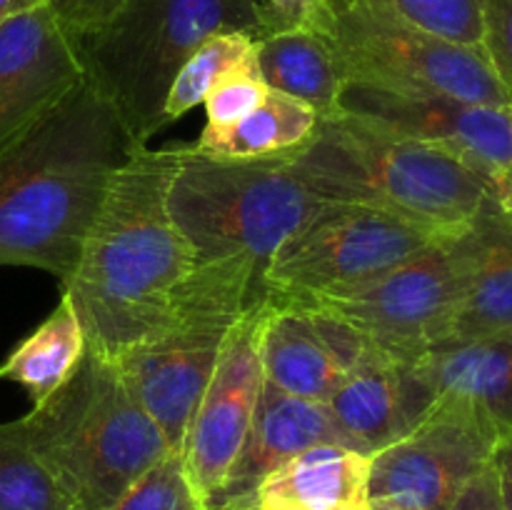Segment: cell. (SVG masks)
I'll return each instance as SVG.
<instances>
[{
    "mask_svg": "<svg viewBox=\"0 0 512 510\" xmlns=\"http://www.w3.org/2000/svg\"><path fill=\"white\" fill-rule=\"evenodd\" d=\"M288 160L315 198L383 210L438 235L468 228L493 195L453 155L348 113L320 118Z\"/></svg>",
    "mask_w": 512,
    "mask_h": 510,
    "instance_id": "3",
    "label": "cell"
},
{
    "mask_svg": "<svg viewBox=\"0 0 512 510\" xmlns=\"http://www.w3.org/2000/svg\"><path fill=\"white\" fill-rule=\"evenodd\" d=\"M468 243V283L443 345L512 333V218L493 195L468 225Z\"/></svg>",
    "mask_w": 512,
    "mask_h": 510,
    "instance_id": "17",
    "label": "cell"
},
{
    "mask_svg": "<svg viewBox=\"0 0 512 510\" xmlns=\"http://www.w3.org/2000/svg\"><path fill=\"white\" fill-rule=\"evenodd\" d=\"M0 510H80L33 453L18 420L0 423Z\"/></svg>",
    "mask_w": 512,
    "mask_h": 510,
    "instance_id": "24",
    "label": "cell"
},
{
    "mask_svg": "<svg viewBox=\"0 0 512 510\" xmlns=\"http://www.w3.org/2000/svg\"><path fill=\"white\" fill-rule=\"evenodd\" d=\"M18 423L80 510H108L170 450L118 365L93 350H85L73 375Z\"/></svg>",
    "mask_w": 512,
    "mask_h": 510,
    "instance_id": "5",
    "label": "cell"
},
{
    "mask_svg": "<svg viewBox=\"0 0 512 510\" xmlns=\"http://www.w3.org/2000/svg\"><path fill=\"white\" fill-rule=\"evenodd\" d=\"M263 373L265 380L288 395L328 403L345 370L330 350L313 310L270 303L263 328Z\"/></svg>",
    "mask_w": 512,
    "mask_h": 510,
    "instance_id": "19",
    "label": "cell"
},
{
    "mask_svg": "<svg viewBox=\"0 0 512 510\" xmlns=\"http://www.w3.org/2000/svg\"><path fill=\"white\" fill-rule=\"evenodd\" d=\"M368 510H405V508H400V505H393V503H370Z\"/></svg>",
    "mask_w": 512,
    "mask_h": 510,
    "instance_id": "36",
    "label": "cell"
},
{
    "mask_svg": "<svg viewBox=\"0 0 512 510\" xmlns=\"http://www.w3.org/2000/svg\"><path fill=\"white\" fill-rule=\"evenodd\" d=\"M333 18V0H260V38L290 30L328 35Z\"/></svg>",
    "mask_w": 512,
    "mask_h": 510,
    "instance_id": "29",
    "label": "cell"
},
{
    "mask_svg": "<svg viewBox=\"0 0 512 510\" xmlns=\"http://www.w3.org/2000/svg\"><path fill=\"white\" fill-rule=\"evenodd\" d=\"M318 113L290 95L270 90L263 103L228 128H205L195 150L218 158H268L305 145L318 125Z\"/></svg>",
    "mask_w": 512,
    "mask_h": 510,
    "instance_id": "23",
    "label": "cell"
},
{
    "mask_svg": "<svg viewBox=\"0 0 512 510\" xmlns=\"http://www.w3.org/2000/svg\"><path fill=\"white\" fill-rule=\"evenodd\" d=\"M253 308L258 305L233 288L188 278L175 293L170 323L115 360L125 385L165 435L170 450L183 453L190 420L213 378L225 335Z\"/></svg>",
    "mask_w": 512,
    "mask_h": 510,
    "instance_id": "9",
    "label": "cell"
},
{
    "mask_svg": "<svg viewBox=\"0 0 512 510\" xmlns=\"http://www.w3.org/2000/svg\"><path fill=\"white\" fill-rule=\"evenodd\" d=\"M470 268L468 228L433 240L380 278L303 308L343 320L400 363H420L450 335Z\"/></svg>",
    "mask_w": 512,
    "mask_h": 510,
    "instance_id": "10",
    "label": "cell"
},
{
    "mask_svg": "<svg viewBox=\"0 0 512 510\" xmlns=\"http://www.w3.org/2000/svg\"><path fill=\"white\" fill-rule=\"evenodd\" d=\"M508 213H510V218H512V210H508Z\"/></svg>",
    "mask_w": 512,
    "mask_h": 510,
    "instance_id": "37",
    "label": "cell"
},
{
    "mask_svg": "<svg viewBox=\"0 0 512 510\" xmlns=\"http://www.w3.org/2000/svg\"><path fill=\"white\" fill-rule=\"evenodd\" d=\"M493 198L498 200L500 208L503 210H512V165H510L508 173H505V178L495 185Z\"/></svg>",
    "mask_w": 512,
    "mask_h": 510,
    "instance_id": "35",
    "label": "cell"
},
{
    "mask_svg": "<svg viewBox=\"0 0 512 510\" xmlns=\"http://www.w3.org/2000/svg\"><path fill=\"white\" fill-rule=\"evenodd\" d=\"M270 303L233 323L220 348L213 378L200 398L183 443V460L195 493L205 503L223 485L263 390V328Z\"/></svg>",
    "mask_w": 512,
    "mask_h": 510,
    "instance_id": "13",
    "label": "cell"
},
{
    "mask_svg": "<svg viewBox=\"0 0 512 510\" xmlns=\"http://www.w3.org/2000/svg\"><path fill=\"white\" fill-rule=\"evenodd\" d=\"M85 350L88 343L83 323L70 295L63 290L53 313L3 360L0 380L18 383L33 405H40L73 375Z\"/></svg>",
    "mask_w": 512,
    "mask_h": 510,
    "instance_id": "22",
    "label": "cell"
},
{
    "mask_svg": "<svg viewBox=\"0 0 512 510\" xmlns=\"http://www.w3.org/2000/svg\"><path fill=\"white\" fill-rule=\"evenodd\" d=\"M348 83L405 95H448L512 105L483 45H463L420 28L388 0L335 5L328 33Z\"/></svg>",
    "mask_w": 512,
    "mask_h": 510,
    "instance_id": "7",
    "label": "cell"
},
{
    "mask_svg": "<svg viewBox=\"0 0 512 510\" xmlns=\"http://www.w3.org/2000/svg\"><path fill=\"white\" fill-rule=\"evenodd\" d=\"M340 113L453 155L493 190L512 165V105L390 93L348 83L340 95Z\"/></svg>",
    "mask_w": 512,
    "mask_h": 510,
    "instance_id": "12",
    "label": "cell"
},
{
    "mask_svg": "<svg viewBox=\"0 0 512 510\" xmlns=\"http://www.w3.org/2000/svg\"><path fill=\"white\" fill-rule=\"evenodd\" d=\"M370 455L320 443L285 460L255 493V510H368Z\"/></svg>",
    "mask_w": 512,
    "mask_h": 510,
    "instance_id": "18",
    "label": "cell"
},
{
    "mask_svg": "<svg viewBox=\"0 0 512 510\" xmlns=\"http://www.w3.org/2000/svg\"><path fill=\"white\" fill-rule=\"evenodd\" d=\"M85 80L75 38L50 5L0 25V145Z\"/></svg>",
    "mask_w": 512,
    "mask_h": 510,
    "instance_id": "14",
    "label": "cell"
},
{
    "mask_svg": "<svg viewBox=\"0 0 512 510\" xmlns=\"http://www.w3.org/2000/svg\"><path fill=\"white\" fill-rule=\"evenodd\" d=\"M450 510H503L500 500L498 475H495L493 463L485 470H480L473 480L463 488V493L455 498Z\"/></svg>",
    "mask_w": 512,
    "mask_h": 510,
    "instance_id": "32",
    "label": "cell"
},
{
    "mask_svg": "<svg viewBox=\"0 0 512 510\" xmlns=\"http://www.w3.org/2000/svg\"><path fill=\"white\" fill-rule=\"evenodd\" d=\"M493 468L498 475L500 500L503 510H512V430H505L498 440V448L493 455Z\"/></svg>",
    "mask_w": 512,
    "mask_h": 510,
    "instance_id": "33",
    "label": "cell"
},
{
    "mask_svg": "<svg viewBox=\"0 0 512 510\" xmlns=\"http://www.w3.org/2000/svg\"><path fill=\"white\" fill-rule=\"evenodd\" d=\"M255 60L270 90L300 100L318 118L340 113V95L348 80L328 35L313 30L265 35L255 40Z\"/></svg>",
    "mask_w": 512,
    "mask_h": 510,
    "instance_id": "20",
    "label": "cell"
},
{
    "mask_svg": "<svg viewBox=\"0 0 512 510\" xmlns=\"http://www.w3.org/2000/svg\"><path fill=\"white\" fill-rule=\"evenodd\" d=\"M348 0H333V8ZM420 28L463 45L483 43V0H388Z\"/></svg>",
    "mask_w": 512,
    "mask_h": 510,
    "instance_id": "27",
    "label": "cell"
},
{
    "mask_svg": "<svg viewBox=\"0 0 512 510\" xmlns=\"http://www.w3.org/2000/svg\"><path fill=\"white\" fill-rule=\"evenodd\" d=\"M108 510H205L185 470L183 453L168 450Z\"/></svg>",
    "mask_w": 512,
    "mask_h": 510,
    "instance_id": "26",
    "label": "cell"
},
{
    "mask_svg": "<svg viewBox=\"0 0 512 510\" xmlns=\"http://www.w3.org/2000/svg\"><path fill=\"white\" fill-rule=\"evenodd\" d=\"M438 393L418 370L375 348L343 375L328 398L340 443L370 455L398 443L420 423Z\"/></svg>",
    "mask_w": 512,
    "mask_h": 510,
    "instance_id": "15",
    "label": "cell"
},
{
    "mask_svg": "<svg viewBox=\"0 0 512 510\" xmlns=\"http://www.w3.org/2000/svg\"><path fill=\"white\" fill-rule=\"evenodd\" d=\"M125 0H48L53 13L73 38L98 28Z\"/></svg>",
    "mask_w": 512,
    "mask_h": 510,
    "instance_id": "31",
    "label": "cell"
},
{
    "mask_svg": "<svg viewBox=\"0 0 512 510\" xmlns=\"http://www.w3.org/2000/svg\"><path fill=\"white\" fill-rule=\"evenodd\" d=\"M265 95H268V85L260 78L253 45V50L233 70H228L203 100L205 115H208L205 128H228L238 123L263 103Z\"/></svg>",
    "mask_w": 512,
    "mask_h": 510,
    "instance_id": "28",
    "label": "cell"
},
{
    "mask_svg": "<svg viewBox=\"0 0 512 510\" xmlns=\"http://www.w3.org/2000/svg\"><path fill=\"white\" fill-rule=\"evenodd\" d=\"M483 50L512 95V0H483Z\"/></svg>",
    "mask_w": 512,
    "mask_h": 510,
    "instance_id": "30",
    "label": "cell"
},
{
    "mask_svg": "<svg viewBox=\"0 0 512 510\" xmlns=\"http://www.w3.org/2000/svg\"><path fill=\"white\" fill-rule=\"evenodd\" d=\"M320 443H340L325 403L295 398L265 380L248 435L208 500V510H255V493L275 468Z\"/></svg>",
    "mask_w": 512,
    "mask_h": 510,
    "instance_id": "16",
    "label": "cell"
},
{
    "mask_svg": "<svg viewBox=\"0 0 512 510\" xmlns=\"http://www.w3.org/2000/svg\"><path fill=\"white\" fill-rule=\"evenodd\" d=\"M255 38L248 33H223L205 40L175 75L165 98V125L183 118L188 110L203 103L210 90L228 70H233L253 50Z\"/></svg>",
    "mask_w": 512,
    "mask_h": 510,
    "instance_id": "25",
    "label": "cell"
},
{
    "mask_svg": "<svg viewBox=\"0 0 512 510\" xmlns=\"http://www.w3.org/2000/svg\"><path fill=\"white\" fill-rule=\"evenodd\" d=\"M438 238L383 210L320 200L270 263V303L310 305L350 293Z\"/></svg>",
    "mask_w": 512,
    "mask_h": 510,
    "instance_id": "8",
    "label": "cell"
},
{
    "mask_svg": "<svg viewBox=\"0 0 512 510\" xmlns=\"http://www.w3.org/2000/svg\"><path fill=\"white\" fill-rule=\"evenodd\" d=\"M435 393L475 400L500 430H512V333L448 343L418 363Z\"/></svg>",
    "mask_w": 512,
    "mask_h": 510,
    "instance_id": "21",
    "label": "cell"
},
{
    "mask_svg": "<svg viewBox=\"0 0 512 510\" xmlns=\"http://www.w3.org/2000/svg\"><path fill=\"white\" fill-rule=\"evenodd\" d=\"M135 148L88 80L0 145V265L68 283L110 180Z\"/></svg>",
    "mask_w": 512,
    "mask_h": 510,
    "instance_id": "1",
    "label": "cell"
},
{
    "mask_svg": "<svg viewBox=\"0 0 512 510\" xmlns=\"http://www.w3.org/2000/svg\"><path fill=\"white\" fill-rule=\"evenodd\" d=\"M40 5H48V0H0V25L8 23L15 15L40 8Z\"/></svg>",
    "mask_w": 512,
    "mask_h": 510,
    "instance_id": "34",
    "label": "cell"
},
{
    "mask_svg": "<svg viewBox=\"0 0 512 510\" xmlns=\"http://www.w3.org/2000/svg\"><path fill=\"white\" fill-rule=\"evenodd\" d=\"M318 203L290 168L288 153L218 158L180 145L168 190L170 215L193 250L195 268L233 275L268 295L275 253Z\"/></svg>",
    "mask_w": 512,
    "mask_h": 510,
    "instance_id": "4",
    "label": "cell"
},
{
    "mask_svg": "<svg viewBox=\"0 0 512 510\" xmlns=\"http://www.w3.org/2000/svg\"><path fill=\"white\" fill-rule=\"evenodd\" d=\"M500 435V425L475 400L438 393L405 438L370 458V503L450 510L465 485L493 463Z\"/></svg>",
    "mask_w": 512,
    "mask_h": 510,
    "instance_id": "11",
    "label": "cell"
},
{
    "mask_svg": "<svg viewBox=\"0 0 512 510\" xmlns=\"http://www.w3.org/2000/svg\"><path fill=\"white\" fill-rule=\"evenodd\" d=\"M260 38V0H125L75 38L85 80L103 93L135 145L165 128V98L185 60L213 35Z\"/></svg>",
    "mask_w": 512,
    "mask_h": 510,
    "instance_id": "6",
    "label": "cell"
},
{
    "mask_svg": "<svg viewBox=\"0 0 512 510\" xmlns=\"http://www.w3.org/2000/svg\"><path fill=\"white\" fill-rule=\"evenodd\" d=\"M180 145L135 148L113 175L65 293L88 350L115 360L170 323L195 255L175 225L168 190Z\"/></svg>",
    "mask_w": 512,
    "mask_h": 510,
    "instance_id": "2",
    "label": "cell"
}]
</instances>
